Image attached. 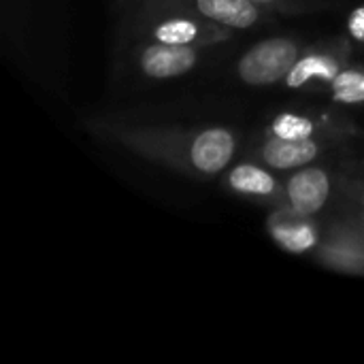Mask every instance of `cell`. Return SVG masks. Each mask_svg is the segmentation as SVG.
<instances>
[{
	"mask_svg": "<svg viewBox=\"0 0 364 364\" xmlns=\"http://www.w3.org/2000/svg\"><path fill=\"white\" fill-rule=\"evenodd\" d=\"M299 62V47L294 41L277 36L254 45L237 64V75L250 85H269L286 79Z\"/></svg>",
	"mask_w": 364,
	"mask_h": 364,
	"instance_id": "6da1fadb",
	"label": "cell"
},
{
	"mask_svg": "<svg viewBox=\"0 0 364 364\" xmlns=\"http://www.w3.org/2000/svg\"><path fill=\"white\" fill-rule=\"evenodd\" d=\"M198 60V53L190 45H171V43H156L143 49L141 53V68L147 77L154 79H171L188 73Z\"/></svg>",
	"mask_w": 364,
	"mask_h": 364,
	"instance_id": "7a4b0ae2",
	"label": "cell"
},
{
	"mask_svg": "<svg viewBox=\"0 0 364 364\" xmlns=\"http://www.w3.org/2000/svg\"><path fill=\"white\" fill-rule=\"evenodd\" d=\"M235 136L226 128H207L203 130L190 147V162L207 175L220 173L232 160Z\"/></svg>",
	"mask_w": 364,
	"mask_h": 364,
	"instance_id": "3957f363",
	"label": "cell"
},
{
	"mask_svg": "<svg viewBox=\"0 0 364 364\" xmlns=\"http://www.w3.org/2000/svg\"><path fill=\"white\" fill-rule=\"evenodd\" d=\"M331 194L328 175L322 168H303L294 173L288 181V198L294 211L303 215L318 213Z\"/></svg>",
	"mask_w": 364,
	"mask_h": 364,
	"instance_id": "277c9868",
	"label": "cell"
},
{
	"mask_svg": "<svg viewBox=\"0 0 364 364\" xmlns=\"http://www.w3.org/2000/svg\"><path fill=\"white\" fill-rule=\"evenodd\" d=\"M320 154V147L311 139H271L262 147V158L273 168H299L314 162Z\"/></svg>",
	"mask_w": 364,
	"mask_h": 364,
	"instance_id": "5b68a950",
	"label": "cell"
},
{
	"mask_svg": "<svg viewBox=\"0 0 364 364\" xmlns=\"http://www.w3.org/2000/svg\"><path fill=\"white\" fill-rule=\"evenodd\" d=\"M196 11L228 28H252L260 17L252 0H196Z\"/></svg>",
	"mask_w": 364,
	"mask_h": 364,
	"instance_id": "8992f818",
	"label": "cell"
},
{
	"mask_svg": "<svg viewBox=\"0 0 364 364\" xmlns=\"http://www.w3.org/2000/svg\"><path fill=\"white\" fill-rule=\"evenodd\" d=\"M335 77H337V66L331 58L307 55V58H301L292 66V70L286 77V83H288V87H301L309 79H331L333 81Z\"/></svg>",
	"mask_w": 364,
	"mask_h": 364,
	"instance_id": "52a82bcc",
	"label": "cell"
},
{
	"mask_svg": "<svg viewBox=\"0 0 364 364\" xmlns=\"http://www.w3.org/2000/svg\"><path fill=\"white\" fill-rule=\"evenodd\" d=\"M230 186L245 194L267 196V194L275 192V179L267 171H262L260 166H254V164H239L230 173Z\"/></svg>",
	"mask_w": 364,
	"mask_h": 364,
	"instance_id": "ba28073f",
	"label": "cell"
},
{
	"mask_svg": "<svg viewBox=\"0 0 364 364\" xmlns=\"http://www.w3.org/2000/svg\"><path fill=\"white\" fill-rule=\"evenodd\" d=\"M331 90H333V100L337 102H346V105L364 102V73L360 70L337 73Z\"/></svg>",
	"mask_w": 364,
	"mask_h": 364,
	"instance_id": "9c48e42d",
	"label": "cell"
},
{
	"mask_svg": "<svg viewBox=\"0 0 364 364\" xmlns=\"http://www.w3.org/2000/svg\"><path fill=\"white\" fill-rule=\"evenodd\" d=\"M198 26L190 19H166L156 26L154 36L160 43H171V45H190L198 38Z\"/></svg>",
	"mask_w": 364,
	"mask_h": 364,
	"instance_id": "30bf717a",
	"label": "cell"
},
{
	"mask_svg": "<svg viewBox=\"0 0 364 364\" xmlns=\"http://www.w3.org/2000/svg\"><path fill=\"white\" fill-rule=\"evenodd\" d=\"M273 134L279 139H309L314 132V124L294 113H282L273 119Z\"/></svg>",
	"mask_w": 364,
	"mask_h": 364,
	"instance_id": "8fae6325",
	"label": "cell"
},
{
	"mask_svg": "<svg viewBox=\"0 0 364 364\" xmlns=\"http://www.w3.org/2000/svg\"><path fill=\"white\" fill-rule=\"evenodd\" d=\"M277 239L292 252H303L307 247H311L314 243V235L307 230V226H296L292 230H277Z\"/></svg>",
	"mask_w": 364,
	"mask_h": 364,
	"instance_id": "7c38bea8",
	"label": "cell"
},
{
	"mask_svg": "<svg viewBox=\"0 0 364 364\" xmlns=\"http://www.w3.org/2000/svg\"><path fill=\"white\" fill-rule=\"evenodd\" d=\"M350 32L358 38L364 41V6L356 9L350 17Z\"/></svg>",
	"mask_w": 364,
	"mask_h": 364,
	"instance_id": "4fadbf2b",
	"label": "cell"
},
{
	"mask_svg": "<svg viewBox=\"0 0 364 364\" xmlns=\"http://www.w3.org/2000/svg\"><path fill=\"white\" fill-rule=\"evenodd\" d=\"M252 2H256V4H260V2H275V0H252Z\"/></svg>",
	"mask_w": 364,
	"mask_h": 364,
	"instance_id": "5bb4252c",
	"label": "cell"
}]
</instances>
